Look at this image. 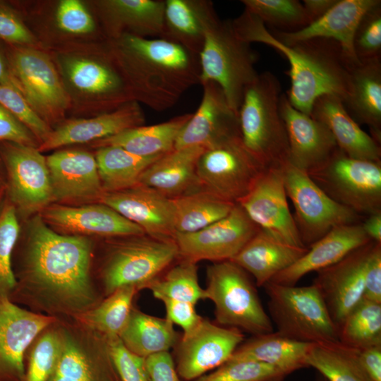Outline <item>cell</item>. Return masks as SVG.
<instances>
[{
    "label": "cell",
    "mask_w": 381,
    "mask_h": 381,
    "mask_svg": "<svg viewBox=\"0 0 381 381\" xmlns=\"http://www.w3.org/2000/svg\"><path fill=\"white\" fill-rule=\"evenodd\" d=\"M381 303V243L373 241L364 267V297Z\"/></svg>",
    "instance_id": "54"
},
{
    "label": "cell",
    "mask_w": 381,
    "mask_h": 381,
    "mask_svg": "<svg viewBox=\"0 0 381 381\" xmlns=\"http://www.w3.org/2000/svg\"><path fill=\"white\" fill-rule=\"evenodd\" d=\"M339 0H304L303 6L311 23L330 10Z\"/></svg>",
    "instance_id": "58"
},
{
    "label": "cell",
    "mask_w": 381,
    "mask_h": 381,
    "mask_svg": "<svg viewBox=\"0 0 381 381\" xmlns=\"http://www.w3.org/2000/svg\"><path fill=\"white\" fill-rule=\"evenodd\" d=\"M204 147L191 146L163 155L142 174L139 184L174 198L201 188L197 175L198 159Z\"/></svg>",
    "instance_id": "29"
},
{
    "label": "cell",
    "mask_w": 381,
    "mask_h": 381,
    "mask_svg": "<svg viewBox=\"0 0 381 381\" xmlns=\"http://www.w3.org/2000/svg\"><path fill=\"white\" fill-rule=\"evenodd\" d=\"M206 298L214 304L219 325L253 336L274 332L247 272L231 260L215 262L207 270Z\"/></svg>",
    "instance_id": "8"
},
{
    "label": "cell",
    "mask_w": 381,
    "mask_h": 381,
    "mask_svg": "<svg viewBox=\"0 0 381 381\" xmlns=\"http://www.w3.org/2000/svg\"><path fill=\"white\" fill-rule=\"evenodd\" d=\"M310 116L327 127L338 148L346 155L356 159L380 161V144L360 127L340 98L329 95L319 97L313 105Z\"/></svg>",
    "instance_id": "28"
},
{
    "label": "cell",
    "mask_w": 381,
    "mask_h": 381,
    "mask_svg": "<svg viewBox=\"0 0 381 381\" xmlns=\"http://www.w3.org/2000/svg\"><path fill=\"white\" fill-rule=\"evenodd\" d=\"M171 199L176 234L199 231L226 217L236 205L202 188Z\"/></svg>",
    "instance_id": "39"
},
{
    "label": "cell",
    "mask_w": 381,
    "mask_h": 381,
    "mask_svg": "<svg viewBox=\"0 0 381 381\" xmlns=\"http://www.w3.org/2000/svg\"><path fill=\"white\" fill-rule=\"evenodd\" d=\"M287 375L280 369L249 360L228 361L196 381H282Z\"/></svg>",
    "instance_id": "47"
},
{
    "label": "cell",
    "mask_w": 381,
    "mask_h": 381,
    "mask_svg": "<svg viewBox=\"0 0 381 381\" xmlns=\"http://www.w3.org/2000/svg\"><path fill=\"white\" fill-rule=\"evenodd\" d=\"M260 229L236 204L224 218L192 233H176L179 257L194 262L233 259Z\"/></svg>",
    "instance_id": "15"
},
{
    "label": "cell",
    "mask_w": 381,
    "mask_h": 381,
    "mask_svg": "<svg viewBox=\"0 0 381 381\" xmlns=\"http://www.w3.org/2000/svg\"><path fill=\"white\" fill-rule=\"evenodd\" d=\"M61 346L48 381H117L107 337L73 318H57Z\"/></svg>",
    "instance_id": "13"
},
{
    "label": "cell",
    "mask_w": 381,
    "mask_h": 381,
    "mask_svg": "<svg viewBox=\"0 0 381 381\" xmlns=\"http://www.w3.org/2000/svg\"><path fill=\"white\" fill-rule=\"evenodd\" d=\"M113 54L133 100L157 111L200 83L198 56L165 39L125 34L115 40Z\"/></svg>",
    "instance_id": "3"
},
{
    "label": "cell",
    "mask_w": 381,
    "mask_h": 381,
    "mask_svg": "<svg viewBox=\"0 0 381 381\" xmlns=\"http://www.w3.org/2000/svg\"><path fill=\"white\" fill-rule=\"evenodd\" d=\"M108 239L95 274L103 298L124 286L145 289L179 258L174 239L147 234Z\"/></svg>",
    "instance_id": "5"
},
{
    "label": "cell",
    "mask_w": 381,
    "mask_h": 381,
    "mask_svg": "<svg viewBox=\"0 0 381 381\" xmlns=\"http://www.w3.org/2000/svg\"><path fill=\"white\" fill-rule=\"evenodd\" d=\"M200 85L203 89L200 104L179 133L174 149L207 148L241 136L238 114L230 107L222 88L212 81Z\"/></svg>",
    "instance_id": "22"
},
{
    "label": "cell",
    "mask_w": 381,
    "mask_h": 381,
    "mask_svg": "<svg viewBox=\"0 0 381 381\" xmlns=\"http://www.w3.org/2000/svg\"><path fill=\"white\" fill-rule=\"evenodd\" d=\"M138 291L134 286L119 287L95 307L73 319L107 337H119L128 321Z\"/></svg>",
    "instance_id": "41"
},
{
    "label": "cell",
    "mask_w": 381,
    "mask_h": 381,
    "mask_svg": "<svg viewBox=\"0 0 381 381\" xmlns=\"http://www.w3.org/2000/svg\"><path fill=\"white\" fill-rule=\"evenodd\" d=\"M358 361L370 381H381V345L360 350Z\"/></svg>",
    "instance_id": "57"
},
{
    "label": "cell",
    "mask_w": 381,
    "mask_h": 381,
    "mask_svg": "<svg viewBox=\"0 0 381 381\" xmlns=\"http://www.w3.org/2000/svg\"><path fill=\"white\" fill-rule=\"evenodd\" d=\"M146 289L160 301L167 298L195 305L206 298L205 291L199 284L197 263L186 260L157 277Z\"/></svg>",
    "instance_id": "43"
},
{
    "label": "cell",
    "mask_w": 381,
    "mask_h": 381,
    "mask_svg": "<svg viewBox=\"0 0 381 381\" xmlns=\"http://www.w3.org/2000/svg\"><path fill=\"white\" fill-rule=\"evenodd\" d=\"M241 3L265 25L274 26V30L293 32L311 23L298 0H242Z\"/></svg>",
    "instance_id": "45"
},
{
    "label": "cell",
    "mask_w": 381,
    "mask_h": 381,
    "mask_svg": "<svg viewBox=\"0 0 381 381\" xmlns=\"http://www.w3.org/2000/svg\"><path fill=\"white\" fill-rule=\"evenodd\" d=\"M54 203L80 205L99 202L104 193L95 157L90 152L68 149L46 157Z\"/></svg>",
    "instance_id": "20"
},
{
    "label": "cell",
    "mask_w": 381,
    "mask_h": 381,
    "mask_svg": "<svg viewBox=\"0 0 381 381\" xmlns=\"http://www.w3.org/2000/svg\"><path fill=\"white\" fill-rule=\"evenodd\" d=\"M380 0H339L319 19L293 32L273 30L272 35L283 44L290 45L314 38L334 40L353 64H358L353 50V37L362 16Z\"/></svg>",
    "instance_id": "25"
},
{
    "label": "cell",
    "mask_w": 381,
    "mask_h": 381,
    "mask_svg": "<svg viewBox=\"0 0 381 381\" xmlns=\"http://www.w3.org/2000/svg\"><path fill=\"white\" fill-rule=\"evenodd\" d=\"M20 234V219L6 197L0 210V295L9 296L16 285L12 258Z\"/></svg>",
    "instance_id": "46"
},
{
    "label": "cell",
    "mask_w": 381,
    "mask_h": 381,
    "mask_svg": "<svg viewBox=\"0 0 381 381\" xmlns=\"http://www.w3.org/2000/svg\"><path fill=\"white\" fill-rule=\"evenodd\" d=\"M308 249L282 242L259 229L231 261L251 274L258 286H263L300 259Z\"/></svg>",
    "instance_id": "31"
},
{
    "label": "cell",
    "mask_w": 381,
    "mask_h": 381,
    "mask_svg": "<svg viewBox=\"0 0 381 381\" xmlns=\"http://www.w3.org/2000/svg\"><path fill=\"white\" fill-rule=\"evenodd\" d=\"M145 121L138 102L131 101L97 116L63 123L52 130L37 150L42 152L73 144L92 143L127 129L143 126Z\"/></svg>",
    "instance_id": "26"
},
{
    "label": "cell",
    "mask_w": 381,
    "mask_h": 381,
    "mask_svg": "<svg viewBox=\"0 0 381 381\" xmlns=\"http://www.w3.org/2000/svg\"><path fill=\"white\" fill-rule=\"evenodd\" d=\"M117 381H119V380H117Z\"/></svg>",
    "instance_id": "64"
},
{
    "label": "cell",
    "mask_w": 381,
    "mask_h": 381,
    "mask_svg": "<svg viewBox=\"0 0 381 381\" xmlns=\"http://www.w3.org/2000/svg\"><path fill=\"white\" fill-rule=\"evenodd\" d=\"M57 318L31 311L0 295V381H24L25 354Z\"/></svg>",
    "instance_id": "18"
},
{
    "label": "cell",
    "mask_w": 381,
    "mask_h": 381,
    "mask_svg": "<svg viewBox=\"0 0 381 381\" xmlns=\"http://www.w3.org/2000/svg\"><path fill=\"white\" fill-rule=\"evenodd\" d=\"M6 198L20 219L28 220L54 203L46 157L37 147L0 142Z\"/></svg>",
    "instance_id": "12"
},
{
    "label": "cell",
    "mask_w": 381,
    "mask_h": 381,
    "mask_svg": "<svg viewBox=\"0 0 381 381\" xmlns=\"http://www.w3.org/2000/svg\"><path fill=\"white\" fill-rule=\"evenodd\" d=\"M200 84L212 81L223 90L231 109L238 114L246 87L258 75L257 54L250 44L235 35L230 20L214 13L207 23L199 54Z\"/></svg>",
    "instance_id": "6"
},
{
    "label": "cell",
    "mask_w": 381,
    "mask_h": 381,
    "mask_svg": "<svg viewBox=\"0 0 381 381\" xmlns=\"http://www.w3.org/2000/svg\"><path fill=\"white\" fill-rule=\"evenodd\" d=\"M6 185V175L3 163L0 159V186Z\"/></svg>",
    "instance_id": "62"
},
{
    "label": "cell",
    "mask_w": 381,
    "mask_h": 381,
    "mask_svg": "<svg viewBox=\"0 0 381 381\" xmlns=\"http://www.w3.org/2000/svg\"><path fill=\"white\" fill-rule=\"evenodd\" d=\"M362 226L371 241L381 243V213L368 215Z\"/></svg>",
    "instance_id": "59"
},
{
    "label": "cell",
    "mask_w": 381,
    "mask_h": 381,
    "mask_svg": "<svg viewBox=\"0 0 381 381\" xmlns=\"http://www.w3.org/2000/svg\"><path fill=\"white\" fill-rule=\"evenodd\" d=\"M351 84L344 105L358 123L367 125L370 135L381 143V59L360 61L351 69Z\"/></svg>",
    "instance_id": "33"
},
{
    "label": "cell",
    "mask_w": 381,
    "mask_h": 381,
    "mask_svg": "<svg viewBox=\"0 0 381 381\" xmlns=\"http://www.w3.org/2000/svg\"><path fill=\"white\" fill-rule=\"evenodd\" d=\"M161 301L166 308V318L171 323L179 325L183 329V335L192 332L202 320L197 313L195 304L167 298Z\"/></svg>",
    "instance_id": "55"
},
{
    "label": "cell",
    "mask_w": 381,
    "mask_h": 381,
    "mask_svg": "<svg viewBox=\"0 0 381 381\" xmlns=\"http://www.w3.org/2000/svg\"><path fill=\"white\" fill-rule=\"evenodd\" d=\"M6 185L0 186V210L6 200Z\"/></svg>",
    "instance_id": "61"
},
{
    "label": "cell",
    "mask_w": 381,
    "mask_h": 381,
    "mask_svg": "<svg viewBox=\"0 0 381 381\" xmlns=\"http://www.w3.org/2000/svg\"><path fill=\"white\" fill-rule=\"evenodd\" d=\"M39 215L48 226L64 235L112 238L145 234L140 226L101 202L52 203Z\"/></svg>",
    "instance_id": "19"
},
{
    "label": "cell",
    "mask_w": 381,
    "mask_h": 381,
    "mask_svg": "<svg viewBox=\"0 0 381 381\" xmlns=\"http://www.w3.org/2000/svg\"><path fill=\"white\" fill-rule=\"evenodd\" d=\"M237 204L260 229L282 242L306 247L289 208L280 167L267 168Z\"/></svg>",
    "instance_id": "16"
},
{
    "label": "cell",
    "mask_w": 381,
    "mask_h": 381,
    "mask_svg": "<svg viewBox=\"0 0 381 381\" xmlns=\"http://www.w3.org/2000/svg\"><path fill=\"white\" fill-rule=\"evenodd\" d=\"M338 339L359 350L381 345V303L363 298L338 327Z\"/></svg>",
    "instance_id": "42"
},
{
    "label": "cell",
    "mask_w": 381,
    "mask_h": 381,
    "mask_svg": "<svg viewBox=\"0 0 381 381\" xmlns=\"http://www.w3.org/2000/svg\"><path fill=\"white\" fill-rule=\"evenodd\" d=\"M61 346L58 320L42 331L25 354L24 381H48L56 366Z\"/></svg>",
    "instance_id": "44"
},
{
    "label": "cell",
    "mask_w": 381,
    "mask_h": 381,
    "mask_svg": "<svg viewBox=\"0 0 381 381\" xmlns=\"http://www.w3.org/2000/svg\"><path fill=\"white\" fill-rule=\"evenodd\" d=\"M373 241L317 272L313 284L337 329L364 297V267Z\"/></svg>",
    "instance_id": "21"
},
{
    "label": "cell",
    "mask_w": 381,
    "mask_h": 381,
    "mask_svg": "<svg viewBox=\"0 0 381 381\" xmlns=\"http://www.w3.org/2000/svg\"><path fill=\"white\" fill-rule=\"evenodd\" d=\"M115 64L107 60L76 57L68 59L64 66L76 89L101 98L107 108L116 109L134 100L117 64L114 66Z\"/></svg>",
    "instance_id": "30"
},
{
    "label": "cell",
    "mask_w": 381,
    "mask_h": 381,
    "mask_svg": "<svg viewBox=\"0 0 381 381\" xmlns=\"http://www.w3.org/2000/svg\"><path fill=\"white\" fill-rule=\"evenodd\" d=\"M0 105L18 119L37 138L40 145L52 131L31 107L22 94L17 90L0 85Z\"/></svg>",
    "instance_id": "49"
},
{
    "label": "cell",
    "mask_w": 381,
    "mask_h": 381,
    "mask_svg": "<svg viewBox=\"0 0 381 381\" xmlns=\"http://www.w3.org/2000/svg\"><path fill=\"white\" fill-rule=\"evenodd\" d=\"M310 345L272 332L243 341L229 361L249 360L267 363L288 375L306 367V357Z\"/></svg>",
    "instance_id": "36"
},
{
    "label": "cell",
    "mask_w": 381,
    "mask_h": 381,
    "mask_svg": "<svg viewBox=\"0 0 381 381\" xmlns=\"http://www.w3.org/2000/svg\"><path fill=\"white\" fill-rule=\"evenodd\" d=\"M269 317L279 334L297 341L314 344L337 341L338 329L318 289L269 282Z\"/></svg>",
    "instance_id": "7"
},
{
    "label": "cell",
    "mask_w": 381,
    "mask_h": 381,
    "mask_svg": "<svg viewBox=\"0 0 381 381\" xmlns=\"http://www.w3.org/2000/svg\"><path fill=\"white\" fill-rule=\"evenodd\" d=\"M114 367L123 381H150L145 358L128 349L119 337H107Z\"/></svg>",
    "instance_id": "50"
},
{
    "label": "cell",
    "mask_w": 381,
    "mask_h": 381,
    "mask_svg": "<svg viewBox=\"0 0 381 381\" xmlns=\"http://www.w3.org/2000/svg\"><path fill=\"white\" fill-rule=\"evenodd\" d=\"M244 147L241 136L205 149L197 164L201 188L237 204L266 169Z\"/></svg>",
    "instance_id": "11"
},
{
    "label": "cell",
    "mask_w": 381,
    "mask_h": 381,
    "mask_svg": "<svg viewBox=\"0 0 381 381\" xmlns=\"http://www.w3.org/2000/svg\"><path fill=\"white\" fill-rule=\"evenodd\" d=\"M145 363L150 381H180L169 351L145 358Z\"/></svg>",
    "instance_id": "56"
},
{
    "label": "cell",
    "mask_w": 381,
    "mask_h": 381,
    "mask_svg": "<svg viewBox=\"0 0 381 381\" xmlns=\"http://www.w3.org/2000/svg\"><path fill=\"white\" fill-rule=\"evenodd\" d=\"M161 156L140 157L115 146L97 148L95 157L104 193L119 191L138 185L144 171Z\"/></svg>",
    "instance_id": "38"
},
{
    "label": "cell",
    "mask_w": 381,
    "mask_h": 381,
    "mask_svg": "<svg viewBox=\"0 0 381 381\" xmlns=\"http://www.w3.org/2000/svg\"><path fill=\"white\" fill-rule=\"evenodd\" d=\"M287 198L303 244L308 248L332 229L358 223L360 215L328 196L310 177L288 160L280 165Z\"/></svg>",
    "instance_id": "10"
},
{
    "label": "cell",
    "mask_w": 381,
    "mask_h": 381,
    "mask_svg": "<svg viewBox=\"0 0 381 381\" xmlns=\"http://www.w3.org/2000/svg\"><path fill=\"white\" fill-rule=\"evenodd\" d=\"M353 50L359 61L381 59V2L360 20L354 34Z\"/></svg>",
    "instance_id": "48"
},
{
    "label": "cell",
    "mask_w": 381,
    "mask_h": 381,
    "mask_svg": "<svg viewBox=\"0 0 381 381\" xmlns=\"http://www.w3.org/2000/svg\"><path fill=\"white\" fill-rule=\"evenodd\" d=\"M370 241L361 223L337 226L310 245L300 259L275 275L270 282L295 286L307 274L337 262Z\"/></svg>",
    "instance_id": "27"
},
{
    "label": "cell",
    "mask_w": 381,
    "mask_h": 381,
    "mask_svg": "<svg viewBox=\"0 0 381 381\" xmlns=\"http://www.w3.org/2000/svg\"><path fill=\"white\" fill-rule=\"evenodd\" d=\"M99 202L111 207L140 226L145 234L174 239V212L172 199L138 184L125 190L104 193Z\"/></svg>",
    "instance_id": "24"
},
{
    "label": "cell",
    "mask_w": 381,
    "mask_h": 381,
    "mask_svg": "<svg viewBox=\"0 0 381 381\" xmlns=\"http://www.w3.org/2000/svg\"><path fill=\"white\" fill-rule=\"evenodd\" d=\"M7 60L31 107L48 124L59 121L70 98L49 56L27 46H14L8 51Z\"/></svg>",
    "instance_id": "14"
},
{
    "label": "cell",
    "mask_w": 381,
    "mask_h": 381,
    "mask_svg": "<svg viewBox=\"0 0 381 381\" xmlns=\"http://www.w3.org/2000/svg\"><path fill=\"white\" fill-rule=\"evenodd\" d=\"M243 341L241 330L202 318L192 332L183 334L176 344V371L187 380L198 378L229 361Z\"/></svg>",
    "instance_id": "17"
},
{
    "label": "cell",
    "mask_w": 381,
    "mask_h": 381,
    "mask_svg": "<svg viewBox=\"0 0 381 381\" xmlns=\"http://www.w3.org/2000/svg\"><path fill=\"white\" fill-rule=\"evenodd\" d=\"M0 85L11 87L22 94L21 88L11 72L7 59H5L1 52Z\"/></svg>",
    "instance_id": "60"
},
{
    "label": "cell",
    "mask_w": 381,
    "mask_h": 381,
    "mask_svg": "<svg viewBox=\"0 0 381 381\" xmlns=\"http://www.w3.org/2000/svg\"><path fill=\"white\" fill-rule=\"evenodd\" d=\"M332 199L356 214L381 213V162L351 157L339 148L308 173Z\"/></svg>",
    "instance_id": "9"
},
{
    "label": "cell",
    "mask_w": 381,
    "mask_h": 381,
    "mask_svg": "<svg viewBox=\"0 0 381 381\" xmlns=\"http://www.w3.org/2000/svg\"><path fill=\"white\" fill-rule=\"evenodd\" d=\"M160 38L177 43L199 56L207 22L216 13L208 0H166Z\"/></svg>",
    "instance_id": "34"
},
{
    "label": "cell",
    "mask_w": 381,
    "mask_h": 381,
    "mask_svg": "<svg viewBox=\"0 0 381 381\" xmlns=\"http://www.w3.org/2000/svg\"><path fill=\"white\" fill-rule=\"evenodd\" d=\"M236 37L244 42L262 43L282 54L290 64L287 75L291 86L286 95L290 104L310 116L315 101L329 95L345 101L350 90L353 64L334 40L314 38L287 45L277 40L266 25L244 8L230 20Z\"/></svg>",
    "instance_id": "2"
},
{
    "label": "cell",
    "mask_w": 381,
    "mask_h": 381,
    "mask_svg": "<svg viewBox=\"0 0 381 381\" xmlns=\"http://www.w3.org/2000/svg\"><path fill=\"white\" fill-rule=\"evenodd\" d=\"M191 115L192 113L184 114L166 122L136 126L95 141L91 145L95 148L119 147L144 157L163 155L174 149L178 135Z\"/></svg>",
    "instance_id": "35"
},
{
    "label": "cell",
    "mask_w": 381,
    "mask_h": 381,
    "mask_svg": "<svg viewBox=\"0 0 381 381\" xmlns=\"http://www.w3.org/2000/svg\"><path fill=\"white\" fill-rule=\"evenodd\" d=\"M315 381H327L323 376L320 375L318 376V377L315 379Z\"/></svg>",
    "instance_id": "63"
},
{
    "label": "cell",
    "mask_w": 381,
    "mask_h": 381,
    "mask_svg": "<svg viewBox=\"0 0 381 381\" xmlns=\"http://www.w3.org/2000/svg\"><path fill=\"white\" fill-rule=\"evenodd\" d=\"M56 19L59 28L71 34H87L95 29L92 16L78 0L60 1L56 10Z\"/></svg>",
    "instance_id": "51"
},
{
    "label": "cell",
    "mask_w": 381,
    "mask_h": 381,
    "mask_svg": "<svg viewBox=\"0 0 381 381\" xmlns=\"http://www.w3.org/2000/svg\"><path fill=\"white\" fill-rule=\"evenodd\" d=\"M280 83L265 71L245 88L238 111L241 141L265 168L280 167L289 159V142L281 116Z\"/></svg>",
    "instance_id": "4"
},
{
    "label": "cell",
    "mask_w": 381,
    "mask_h": 381,
    "mask_svg": "<svg viewBox=\"0 0 381 381\" xmlns=\"http://www.w3.org/2000/svg\"><path fill=\"white\" fill-rule=\"evenodd\" d=\"M0 142L38 147L35 135L13 114L0 105Z\"/></svg>",
    "instance_id": "53"
},
{
    "label": "cell",
    "mask_w": 381,
    "mask_h": 381,
    "mask_svg": "<svg viewBox=\"0 0 381 381\" xmlns=\"http://www.w3.org/2000/svg\"><path fill=\"white\" fill-rule=\"evenodd\" d=\"M99 5L115 40L125 34L146 38H160L163 34V0H107Z\"/></svg>",
    "instance_id": "32"
},
{
    "label": "cell",
    "mask_w": 381,
    "mask_h": 381,
    "mask_svg": "<svg viewBox=\"0 0 381 381\" xmlns=\"http://www.w3.org/2000/svg\"><path fill=\"white\" fill-rule=\"evenodd\" d=\"M279 108L289 142L288 161L308 173L323 165L338 149L322 122L296 109L282 93Z\"/></svg>",
    "instance_id": "23"
},
{
    "label": "cell",
    "mask_w": 381,
    "mask_h": 381,
    "mask_svg": "<svg viewBox=\"0 0 381 381\" xmlns=\"http://www.w3.org/2000/svg\"><path fill=\"white\" fill-rule=\"evenodd\" d=\"M0 40L16 46L35 43V37L19 17L8 8L0 5Z\"/></svg>",
    "instance_id": "52"
},
{
    "label": "cell",
    "mask_w": 381,
    "mask_h": 381,
    "mask_svg": "<svg viewBox=\"0 0 381 381\" xmlns=\"http://www.w3.org/2000/svg\"><path fill=\"white\" fill-rule=\"evenodd\" d=\"M119 338L128 349L143 358L169 351L179 341L173 323L168 319L146 314L134 307Z\"/></svg>",
    "instance_id": "37"
},
{
    "label": "cell",
    "mask_w": 381,
    "mask_h": 381,
    "mask_svg": "<svg viewBox=\"0 0 381 381\" xmlns=\"http://www.w3.org/2000/svg\"><path fill=\"white\" fill-rule=\"evenodd\" d=\"M26 221L9 299L56 318H74L99 304L104 298L93 271L92 239L59 234L39 214Z\"/></svg>",
    "instance_id": "1"
},
{
    "label": "cell",
    "mask_w": 381,
    "mask_h": 381,
    "mask_svg": "<svg viewBox=\"0 0 381 381\" xmlns=\"http://www.w3.org/2000/svg\"><path fill=\"white\" fill-rule=\"evenodd\" d=\"M359 351L339 341L311 344L306 365L327 381H370L359 363Z\"/></svg>",
    "instance_id": "40"
}]
</instances>
